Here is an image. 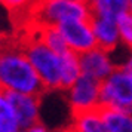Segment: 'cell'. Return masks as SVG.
<instances>
[{"label": "cell", "instance_id": "10", "mask_svg": "<svg viewBox=\"0 0 132 132\" xmlns=\"http://www.w3.org/2000/svg\"><path fill=\"white\" fill-rule=\"evenodd\" d=\"M70 128L73 132H110L101 108L71 114Z\"/></svg>", "mask_w": 132, "mask_h": 132}, {"label": "cell", "instance_id": "13", "mask_svg": "<svg viewBox=\"0 0 132 132\" xmlns=\"http://www.w3.org/2000/svg\"><path fill=\"white\" fill-rule=\"evenodd\" d=\"M33 33L36 34L40 40H42L48 48H51L56 54H64L65 51H68L64 37L61 34V31L58 30V27L54 25H34L33 24Z\"/></svg>", "mask_w": 132, "mask_h": 132}, {"label": "cell", "instance_id": "7", "mask_svg": "<svg viewBox=\"0 0 132 132\" xmlns=\"http://www.w3.org/2000/svg\"><path fill=\"white\" fill-rule=\"evenodd\" d=\"M79 60H80L82 74L95 79L98 82L105 80L117 67L113 56H111V52H108L102 48H98V46H95L88 52L80 54Z\"/></svg>", "mask_w": 132, "mask_h": 132}, {"label": "cell", "instance_id": "4", "mask_svg": "<svg viewBox=\"0 0 132 132\" xmlns=\"http://www.w3.org/2000/svg\"><path fill=\"white\" fill-rule=\"evenodd\" d=\"M100 107L132 111V76L116 67L100 88Z\"/></svg>", "mask_w": 132, "mask_h": 132}, {"label": "cell", "instance_id": "1", "mask_svg": "<svg viewBox=\"0 0 132 132\" xmlns=\"http://www.w3.org/2000/svg\"><path fill=\"white\" fill-rule=\"evenodd\" d=\"M0 90L40 96L46 92L21 42L15 39L0 54Z\"/></svg>", "mask_w": 132, "mask_h": 132}, {"label": "cell", "instance_id": "23", "mask_svg": "<svg viewBox=\"0 0 132 132\" xmlns=\"http://www.w3.org/2000/svg\"><path fill=\"white\" fill-rule=\"evenodd\" d=\"M0 5H5V0H0Z\"/></svg>", "mask_w": 132, "mask_h": 132}, {"label": "cell", "instance_id": "24", "mask_svg": "<svg viewBox=\"0 0 132 132\" xmlns=\"http://www.w3.org/2000/svg\"><path fill=\"white\" fill-rule=\"evenodd\" d=\"M76 2H88V0H76Z\"/></svg>", "mask_w": 132, "mask_h": 132}, {"label": "cell", "instance_id": "19", "mask_svg": "<svg viewBox=\"0 0 132 132\" xmlns=\"http://www.w3.org/2000/svg\"><path fill=\"white\" fill-rule=\"evenodd\" d=\"M11 40H12V37L0 30V54H2V52L6 49V46L11 43Z\"/></svg>", "mask_w": 132, "mask_h": 132}, {"label": "cell", "instance_id": "3", "mask_svg": "<svg viewBox=\"0 0 132 132\" xmlns=\"http://www.w3.org/2000/svg\"><path fill=\"white\" fill-rule=\"evenodd\" d=\"M88 2L76 0H37L30 13L34 25H60L70 19H90Z\"/></svg>", "mask_w": 132, "mask_h": 132}, {"label": "cell", "instance_id": "14", "mask_svg": "<svg viewBox=\"0 0 132 132\" xmlns=\"http://www.w3.org/2000/svg\"><path fill=\"white\" fill-rule=\"evenodd\" d=\"M101 111L110 132H132V111L117 108H101Z\"/></svg>", "mask_w": 132, "mask_h": 132}, {"label": "cell", "instance_id": "20", "mask_svg": "<svg viewBox=\"0 0 132 132\" xmlns=\"http://www.w3.org/2000/svg\"><path fill=\"white\" fill-rule=\"evenodd\" d=\"M120 67H122V68L129 74V76H132V49H129V55L126 56L125 62H123Z\"/></svg>", "mask_w": 132, "mask_h": 132}, {"label": "cell", "instance_id": "21", "mask_svg": "<svg viewBox=\"0 0 132 132\" xmlns=\"http://www.w3.org/2000/svg\"><path fill=\"white\" fill-rule=\"evenodd\" d=\"M55 132H73V129L70 126H65V128H61V129H58V131H55Z\"/></svg>", "mask_w": 132, "mask_h": 132}, {"label": "cell", "instance_id": "15", "mask_svg": "<svg viewBox=\"0 0 132 132\" xmlns=\"http://www.w3.org/2000/svg\"><path fill=\"white\" fill-rule=\"evenodd\" d=\"M22 128L13 111L6 92L0 90V132H21Z\"/></svg>", "mask_w": 132, "mask_h": 132}, {"label": "cell", "instance_id": "9", "mask_svg": "<svg viewBox=\"0 0 132 132\" xmlns=\"http://www.w3.org/2000/svg\"><path fill=\"white\" fill-rule=\"evenodd\" d=\"M90 24H92V30H94V36H95L98 48L105 49L108 52H113L122 45L117 21L92 15Z\"/></svg>", "mask_w": 132, "mask_h": 132}, {"label": "cell", "instance_id": "5", "mask_svg": "<svg viewBox=\"0 0 132 132\" xmlns=\"http://www.w3.org/2000/svg\"><path fill=\"white\" fill-rule=\"evenodd\" d=\"M100 88L101 82L82 74L68 89L64 90L71 114L100 108Z\"/></svg>", "mask_w": 132, "mask_h": 132}, {"label": "cell", "instance_id": "18", "mask_svg": "<svg viewBox=\"0 0 132 132\" xmlns=\"http://www.w3.org/2000/svg\"><path fill=\"white\" fill-rule=\"evenodd\" d=\"M21 132H52V131H51L45 123H42V120H40V122H36V123H33V125L24 128Z\"/></svg>", "mask_w": 132, "mask_h": 132}, {"label": "cell", "instance_id": "8", "mask_svg": "<svg viewBox=\"0 0 132 132\" xmlns=\"http://www.w3.org/2000/svg\"><path fill=\"white\" fill-rule=\"evenodd\" d=\"M6 95L22 129L36 122H40V110H42L40 95L19 94V92H7Z\"/></svg>", "mask_w": 132, "mask_h": 132}, {"label": "cell", "instance_id": "17", "mask_svg": "<svg viewBox=\"0 0 132 132\" xmlns=\"http://www.w3.org/2000/svg\"><path fill=\"white\" fill-rule=\"evenodd\" d=\"M117 25H119L122 45L128 49H132V16L129 13L122 15L117 19Z\"/></svg>", "mask_w": 132, "mask_h": 132}, {"label": "cell", "instance_id": "12", "mask_svg": "<svg viewBox=\"0 0 132 132\" xmlns=\"http://www.w3.org/2000/svg\"><path fill=\"white\" fill-rule=\"evenodd\" d=\"M82 76L79 54L65 51L61 54V90H65Z\"/></svg>", "mask_w": 132, "mask_h": 132}, {"label": "cell", "instance_id": "16", "mask_svg": "<svg viewBox=\"0 0 132 132\" xmlns=\"http://www.w3.org/2000/svg\"><path fill=\"white\" fill-rule=\"evenodd\" d=\"M37 0H5V5L12 16H21V15H30L33 6Z\"/></svg>", "mask_w": 132, "mask_h": 132}, {"label": "cell", "instance_id": "22", "mask_svg": "<svg viewBox=\"0 0 132 132\" xmlns=\"http://www.w3.org/2000/svg\"><path fill=\"white\" fill-rule=\"evenodd\" d=\"M128 13L132 16V0H129V9H128Z\"/></svg>", "mask_w": 132, "mask_h": 132}, {"label": "cell", "instance_id": "2", "mask_svg": "<svg viewBox=\"0 0 132 132\" xmlns=\"http://www.w3.org/2000/svg\"><path fill=\"white\" fill-rule=\"evenodd\" d=\"M19 42L42 80L45 90H61V55L48 48L34 33Z\"/></svg>", "mask_w": 132, "mask_h": 132}, {"label": "cell", "instance_id": "11", "mask_svg": "<svg viewBox=\"0 0 132 132\" xmlns=\"http://www.w3.org/2000/svg\"><path fill=\"white\" fill-rule=\"evenodd\" d=\"M88 5L92 15L117 21L122 15L128 13L129 0H88Z\"/></svg>", "mask_w": 132, "mask_h": 132}, {"label": "cell", "instance_id": "6", "mask_svg": "<svg viewBox=\"0 0 132 132\" xmlns=\"http://www.w3.org/2000/svg\"><path fill=\"white\" fill-rule=\"evenodd\" d=\"M70 51L83 54L96 46L90 19H70L56 25Z\"/></svg>", "mask_w": 132, "mask_h": 132}]
</instances>
